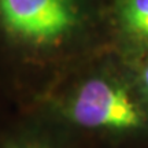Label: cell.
I'll return each instance as SVG.
<instances>
[{"mask_svg": "<svg viewBox=\"0 0 148 148\" xmlns=\"http://www.w3.org/2000/svg\"><path fill=\"white\" fill-rule=\"evenodd\" d=\"M143 82H144V89H145V92L148 95V63L144 67V71H143Z\"/></svg>", "mask_w": 148, "mask_h": 148, "instance_id": "cell-5", "label": "cell"}, {"mask_svg": "<svg viewBox=\"0 0 148 148\" xmlns=\"http://www.w3.org/2000/svg\"><path fill=\"white\" fill-rule=\"evenodd\" d=\"M0 148H59L56 144L41 137H21L1 144Z\"/></svg>", "mask_w": 148, "mask_h": 148, "instance_id": "cell-4", "label": "cell"}, {"mask_svg": "<svg viewBox=\"0 0 148 148\" xmlns=\"http://www.w3.org/2000/svg\"><path fill=\"white\" fill-rule=\"evenodd\" d=\"M118 14L129 34L148 40V0H121Z\"/></svg>", "mask_w": 148, "mask_h": 148, "instance_id": "cell-3", "label": "cell"}, {"mask_svg": "<svg viewBox=\"0 0 148 148\" xmlns=\"http://www.w3.org/2000/svg\"><path fill=\"white\" fill-rule=\"evenodd\" d=\"M0 18L12 33L45 42L69 32L74 11L71 0H0Z\"/></svg>", "mask_w": 148, "mask_h": 148, "instance_id": "cell-2", "label": "cell"}, {"mask_svg": "<svg viewBox=\"0 0 148 148\" xmlns=\"http://www.w3.org/2000/svg\"><path fill=\"white\" fill-rule=\"evenodd\" d=\"M70 118L78 126L90 130L127 132L144 123V115L125 88L95 78L86 81L74 97Z\"/></svg>", "mask_w": 148, "mask_h": 148, "instance_id": "cell-1", "label": "cell"}]
</instances>
